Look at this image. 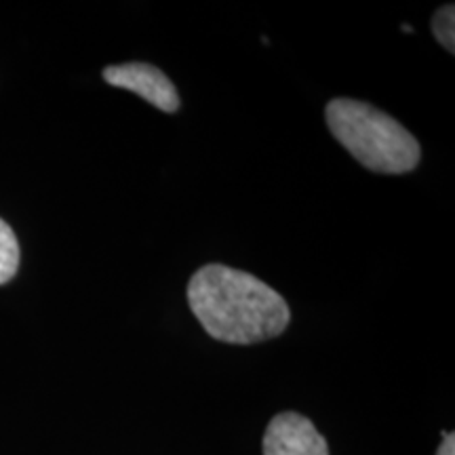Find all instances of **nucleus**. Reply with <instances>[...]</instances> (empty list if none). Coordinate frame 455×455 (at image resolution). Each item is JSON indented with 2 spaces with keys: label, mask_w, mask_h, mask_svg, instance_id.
<instances>
[{
  "label": "nucleus",
  "mask_w": 455,
  "mask_h": 455,
  "mask_svg": "<svg viewBox=\"0 0 455 455\" xmlns=\"http://www.w3.org/2000/svg\"><path fill=\"white\" fill-rule=\"evenodd\" d=\"M264 455H329V447L308 418L284 411L266 428Z\"/></svg>",
  "instance_id": "4"
},
{
  "label": "nucleus",
  "mask_w": 455,
  "mask_h": 455,
  "mask_svg": "<svg viewBox=\"0 0 455 455\" xmlns=\"http://www.w3.org/2000/svg\"><path fill=\"white\" fill-rule=\"evenodd\" d=\"M329 131L363 167L386 175L409 173L419 163V144L388 114L365 101L338 98L329 101Z\"/></svg>",
  "instance_id": "2"
},
{
  "label": "nucleus",
  "mask_w": 455,
  "mask_h": 455,
  "mask_svg": "<svg viewBox=\"0 0 455 455\" xmlns=\"http://www.w3.org/2000/svg\"><path fill=\"white\" fill-rule=\"evenodd\" d=\"M20 268V243L4 220H0V284L9 283Z\"/></svg>",
  "instance_id": "5"
},
{
  "label": "nucleus",
  "mask_w": 455,
  "mask_h": 455,
  "mask_svg": "<svg viewBox=\"0 0 455 455\" xmlns=\"http://www.w3.org/2000/svg\"><path fill=\"white\" fill-rule=\"evenodd\" d=\"M104 81L112 87L127 89L131 93L140 95L148 104L158 110L173 114L180 110V95L167 74L150 64L131 61V64L110 66L104 70Z\"/></svg>",
  "instance_id": "3"
},
{
  "label": "nucleus",
  "mask_w": 455,
  "mask_h": 455,
  "mask_svg": "<svg viewBox=\"0 0 455 455\" xmlns=\"http://www.w3.org/2000/svg\"><path fill=\"white\" fill-rule=\"evenodd\" d=\"M188 301L204 331L226 344H258L276 338L291 310L270 284L224 264L203 266L188 284Z\"/></svg>",
  "instance_id": "1"
},
{
  "label": "nucleus",
  "mask_w": 455,
  "mask_h": 455,
  "mask_svg": "<svg viewBox=\"0 0 455 455\" xmlns=\"http://www.w3.org/2000/svg\"><path fill=\"white\" fill-rule=\"evenodd\" d=\"M436 455H455V436L453 432H443V445Z\"/></svg>",
  "instance_id": "7"
},
{
  "label": "nucleus",
  "mask_w": 455,
  "mask_h": 455,
  "mask_svg": "<svg viewBox=\"0 0 455 455\" xmlns=\"http://www.w3.org/2000/svg\"><path fill=\"white\" fill-rule=\"evenodd\" d=\"M455 7L453 4H445L436 11V15L432 17V32H435L436 41L445 47L449 53L455 51Z\"/></svg>",
  "instance_id": "6"
}]
</instances>
